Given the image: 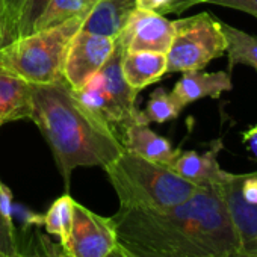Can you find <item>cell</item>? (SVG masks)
Listing matches in <instances>:
<instances>
[{
	"mask_svg": "<svg viewBox=\"0 0 257 257\" xmlns=\"http://www.w3.org/2000/svg\"><path fill=\"white\" fill-rule=\"evenodd\" d=\"M115 50V40L79 31L70 41L65 61L64 79L73 88H82L107 62Z\"/></svg>",
	"mask_w": 257,
	"mask_h": 257,
	"instance_id": "8",
	"label": "cell"
},
{
	"mask_svg": "<svg viewBox=\"0 0 257 257\" xmlns=\"http://www.w3.org/2000/svg\"><path fill=\"white\" fill-rule=\"evenodd\" d=\"M17 257H70L59 242L49 237L40 228H29L17 234Z\"/></svg>",
	"mask_w": 257,
	"mask_h": 257,
	"instance_id": "20",
	"label": "cell"
},
{
	"mask_svg": "<svg viewBox=\"0 0 257 257\" xmlns=\"http://www.w3.org/2000/svg\"><path fill=\"white\" fill-rule=\"evenodd\" d=\"M231 88L233 83L228 71L206 73L201 70H192L183 71V76L174 85L171 95L182 107H186L206 97L218 98L222 92H227Z\"/></svg>",
	"mask_w": 257,
	"mask_h": 257,
	"instance_id": "12",
	"label": "cell"
},
{
	"mask_svg": "<svg viewBox=\"0 0 257 257\" xmlns=\"http://www.w3.org/2000/svg\"><path fill=\"white\" fill-rule=\"evenodd\" d=\"M0 34H2V8H0Z\"/></svg>",
	"mask_w": 257,
	"mask_h": 257,
	"instance_id": "35",
	"label": "cell"
},
{
	"mask_svg": "<svg viewBox=\"0 0 257 257\" xmlns=\"http://www.w3.org/2000/svg\"><path fill=\"white\" fill-rule=\"evenodd\" d=\"M222 150L221 140L213 141L206 153L179 152L176 159L168 165L176 174L197 186H212L224 179V171L218 164V153Z\"/></svg>",
	"mask_w": 257,
	"mask_h": 257,
	"instance_id": "11",
	"label": "cell"
},
{
	"mask_svg": "<svg viewBox=\"0 0 257 257\" xmlns=\"http://www.w3.org/2000/svg\"><path fill=\"white\" fill-rule=\"evenodd\" d=\"M32 83L0 68V127L7 122L31 118Z\"/></svg>",
	"mask_w": 257,
	"mask_h": 257,
	"instance_id": "15",
	"label": "cell"
},
{
	"mask_svg": "<svg viewBox=\"0 0 257 257\" xmlns=\"http://www.w3.org/2000/svg\"><path fill=\"white\" fill-rule=\"evenodd\" d=\"M171 0H137V8L144 11H155L159 14H165Z\"/></svg>",
	"mask_w": 257,
	"mask_h": 257,
	"instance_id": "30",
	"label": "cell"
},
{
	"mask_svg": "<svg viewBox=\"0 0 257 257\" xmlns=\"http://www.w3.org/2000/svg\"><path fill=\"white\" fill-rule=\"evenodd\" d=\"M124 50L115 43L107 62L86 83L73 89L77 100L101 121H104L121 141L122 131L131 124H149L137 107V91L128 85L121 71Z\"/></svg>",
	"mask_w": 257,
	"mask_h": 257,
	"instance_id": "5",
	"label": "cell"
},
{
	"mask_svg": "<svg viewBox=\"0 0 257 257\" xmlns=\"http://www.w3.org/2000/svg\"><path fill=\"white\" fill-rule=\"evenodd\" d=\"M119 242L179 257H224L240 249L225 204L213 186H200L167 209L119 207L112 216Z\"/></svg>",
	"mask_w": 257,
	"mask_h": 257,
	"instance_id": "1",
	"label": "cell"
},
{
	"mask_svg": "<svg viewBox=\"0 0 257 257\" xmlns=\"http://www.w3.org/2000/svg\"><path fill=\"white\" fill-rule=\"evenodd\" d=\"M121 71L137 92L167 74V55L158 52H124Z\"/></svg>",
	"mask_w": 257,
	"mask_h": 257,
	"instance_id": "16",
	"label": "cell"
},
{
	"mask_svg": "<svg viewBox=\"0 0 257 257\" xmlns=\"http://www.w3.org/2000/svg\"><path fill=\"white\" fill-rule=\"evenodd\" d=\"M119 252L122 254V257H179V255H165V254H156V252H149V251H144V249H140V248H135L128 243H124V242H119L116 243Z\"/></svg>",
	"mask_w": 257,
	"mask_h": 257,
	"instance_id": "29",
	"label": "cell"
},
{
	"mask_svg": "<svg viewBox=\"0 0 257 257\" xmlns=\"http://www.w3.org/2000/svg\"><path fill=\"white\" fill-rule=\"evenodd\" d=\"M182 110L183 107L173 98L171 92H167L164 88H156L152 92L150 100L146 109L143 110V113L149 124L150 122L164 124L171 119H176Z\"/></svg>",
	"mask_w": 257,
	"mask_h": 257,
	"instance_id": "21",
	"label": "cell"
},
{
	"mask_svg": "<svg viewBox=\"0 0 257 257\" xmlns=\"http://www.w3.org/2000/svg\"><path fill=\"white\" fill-rule=\"evenodd\" d=\"M25 0H0L2 8V46L14 40V28Z\"/></svg>",
	"mask_w": 257,
	"mask_h": 257,
	"instance_id": "23",
	"label": "cell"
},
{
	"mask_svg": "<svg viewBox=\"0 0 257 257\" xmlns=\"http://www.w3.org/2000/svg\"><path fill=\"white\" fill-rule=\"evenodd\" d=\"M13 219L14 224H20L22 231L29 228H41L44 225V215L32 210L31 207L14 201L13 203Z\"/></svg>",
	"mask_w": 257,
	"mask_h": 257,
	"instance_id": "24",
	"label": "cell"
},
{
	"mask_svg": "<svg viewBox=\"0 0 257 257\" xmlns=\"http://www.w3.org/2000/svg\"><path fill=\"white\" fill-rule=\"evenodd\" d=\"M0 257H11V255H7V254H4V252H0ZM17 257V255H16Z\"/></svg>",
	"mask_w": 257,
	"mask_h": 257,
	"instance_id": "36",
	"label": "cell"
},
{
	"mask_svg": "<svg viewBox=\"0 0 257 257\" xmlns=\"http://www.w3.org/2000/svg\"><path fill=\"white\" fill-rule=\"evenodd\" d=\"M31 119L53 153L67 192L76 168L104 170L124 152L116 134L77 100L65 79L32 85Z\"/></svg>",
	"mask_w": 257,
	"mask_h": 257,
	"instance_id": "2",
	"label": "cell"
},
{
	"mask_svg": "<svg viewBox=\"0 0 257 257\" xmlns=\"http://www.w3.org/2000/svg\"><path fill=\"white\" fill-rule=\"evenodd\" d=\"M121 144L127 152L167 167L180 152L179 149H174L167 138L153 132L149 124L143 122L127 125L121 134Z\"/></svg>",
	"mask_w": 257,
	"mask_h": 257,
	"instance_id": "13",
	"label": "cell"
},
{
	"mask_svg": "<svg viewBox=\"0 0 257 257\" xmlns=\"http://www.w3.org/2000/svg\"><path fill=\"white\" fill-rule=\"evenodd\" d=\"M198 4H204V0H171L168 8L165 10V14H182L183 11Z\"/></svg>",
	"mask_w": 257,
	"mask_h": 257,
	"instance_id": "31",
	"label": "cell"
},
{
	"mask_svg": "<svg viewBox=\"0 0 257 257\" xmlns=\"http://www.w3.org/2000/svg\"><path fill=\"white\" fill-rule=\"evenodd\" d=\"M73 209H74V198L65 192L64 195L58 197L52 206L44 213V228L49 236H58V242L64 245L68 240L71 224H73Z\"/></svg>",
	"mask_w": 257,
	"mask_h": 257,
	"instance_id": "19",
	"label": "cell"
},
{
	"mask_svg": "<svg viewBox=\"0 0 257 257\" xmlns=\"http://www.w3.org/2000/svg\"><path fill=\"white\" fill-rule=\"evenodd\" d=\"M0 252L11 257H16L19 252L17 230L8 227L2 219V216H0Z\"/></svg>",
	"mask_w": 257,
	"mask_h": 257,
	"instance_id": "25",
	"label": "cell"
},
{
	"mask_svg": "<svg viewBox=\"0 0 257 257\" xmlns=\"http://www.w3.org/2000/svg\"><path fill=\"white\" fill-rule=\"evenodd\" d=\"M13 203H14V198H13L11 189L0 180V216H2V219L5 221L8 227L16 228V224L13 219Z\"/></svg>",
	"mask_w": 257,
	"mask_h": 257,
	"instance_id": "26",
	"label": "cell"
},
{
	"mask_svg": "<svg viewBox=\"0 0 257 257\" xmlns=\"http://www.w3.org/2000/svg\"><path fill=\"white\" fill-rule=\"evenodd\" d=\"M86 17H74L59 26L35 31L0 46V68H5L32 85L64 79V61L73 37Z\"/></svg>",
	"mask_w": 257,
	"mask_h": 257,
	"instance_id": "4",
	"label": "cell"
},
{
	"mask_svg": "<svg viewBox=\"0 0 257 257\" xmlns=\"http://www.w3.org/2000/svg\"><path fill=\"white\" fill-rule=\"evenodd\" d=\"M135 10L137 0H97L80 31L115 40Z\"/></svg>",
	"mask_w": 257,
	"mask_h": 257,
	"instance_id": "14",
	"label": "cell"
},
{
	"mask_svg": "<svg viewBox=\"0 0 257 257\" xmlns=\"http://www.w3.org/2000/svg\"><path fill=\"white\" fill-rule=\"evenodd\" d=\"M204 4L233 8V10L246 13L257 19V0H204Z\"/></svg>",
	"mask_w": 257,
	"mask_h": 257,
	"instance_id": "27",
	"label": "cell"
},
{
	"mask_svg": "<svg viewBox=\"0 0 257 257\" xmlns=\"http://www.w3.org/2000/svg\"><path fill=\"white\" fill-rule=\"evenodd\" d=\"M174 37V23L155 11L135 10L127 19L115 43L124 52H168Z\"/></svg>",
	"mask_w": 257,
	"mask_h": 257,
	"instance_id": "9",
	"label": "cell"
},
{
	"mask_svg": "<svg viewBox=\"0 0 257 257\" xmlns=\"http://www.w3.org/2000/svg\"><path fill=\"white\" fill-rule=\"evenodd\" d=\"M224 257H257V249H237Z\"/></svg>",
	"mask_w": 257,
	"mask_h": 257,
	"instance_id": "33",
	"label": "cell"
},
{
	"mask_svg": "<svg viewBox=\"0 0 257 257\" xmlns=\"http://www.w3.org/2000/svg\"><path fill=\"white\" fill-rule=\"evenodd\" d=\"M243 174L227 171L222 180L212 185L221 195L234 231L240 242V249L257 248V204L248 203L240 192Z\"/></svg>",
	"mask_w": 257,
	"mask_h": 257,
	"instance_id": "10",
	"label": "cell"
},
{
	"mask_svg": "<svg viewBox=\"0 0 257 257\" xmlns=\"http://www.w3.org/2000/svg\"><path fill=\"white\" fill-rule=\"evenodd\" d=\"M255 249H257V248H255Z\"/></svg>",
	"mask_w": 257,
	"mask_h": 257,
	"instance_id": "38",
	"label": "cell"
},
{
	"mask_svg": "<svg viewBox=\"0 0 257 257\" xmlns=\"http://www.w3.org/2000/svg\"><path fill=\"white\" fill-rule=\"evenodd\" d=\"M240 192L248 203L257 204V173L243 174L240 183Z\"/></svg>",
	"mask_w": 257,
	"mask_h": 257,
	"instance_id": "28",
	"label": "cell"
},
{
	"mask_svg": "<svg viewBox=\"0 0 257 257\" xmlns=\"http://www.w3.org/2000/svg\"><path fill=\"white\" fill-rule=\"evenodd\" d=\"M242 141L246 146V150L252 155V158L257 161V125L249 127L248 131L242 134Z\"/></svg>",
	"mask_w": 257,
	"mask_h": 257,
	"instance_id": "32",
	"label": "cell"
},
{
	"mask_svg": "<svg viewBox=\"0 0 257 257\" xmlns=\"http://www.w3.org/2000/svg\"><path fill=\"white\" fill-rule=\"evenodd\" d=\"M118 243L112 216H101L74 200L68 240L61 245L70 257H107Z\"/></svg>",
	"mask_w": 257,
	"mask_h": 257,
	"instance_id": "7",
	"label": "cell"
},
{
	"mask_svg": "<svg viewBox=\"0 0 257 257\" xmlns=\"http://www.w3.org/2000/svg\"><path fill=\"white\" fill-rule=\"evenodd\" d=\"M0 46H2V37H0Z\"/></svg>",
	"mask_w": 257,
	"mask_h": 257,
	"instance_id": "37",
	"label": "cell"
},
{
	"mask_svg": "<svg viewBox=\"0 0 257 257\" xmlns=\"http://www.w3.org/2000/svg\"><path fill=\"white\" fill-rule=\"evenodd\" d=\"M174 23V37L167 52V74L203 70L227 50L222 22L209 13L185 17Z\"/></svg>",
	"mask_w": 257,
	"mask_h": 257,
	"instance_id": "6",
	"label": "cell"
},
{
	"mask_svg": "<svg viewBox=\"0 0 257 257\" xmlns=\"http://www.w3.org/2000/svg\"><path fill=\"white\" fill-rule=\"evenodd\" d=\"M49 2L50 0H25L14 28V40L32 34L35 22L40 19Z\"/></svg>",
	"mask_w": 257,
	"mask_h": 257,
	"instance_id": "22",
	"label": "cell"
},
{
	"mask_svg": "<svg viewBox=\"0 0 257 257\" xmlns=\"http://www.w3.org/2000/svg\"><path fill=\"white\" fill-rule=\"evenodd\" d=\"M107 257H122V254L119 252V249H118V246H115V249H113V251H110Z\"/></svg>",
	"mask_w": 257,
	"mask_h": 257,
	"instance_id": "34",
	"label": "cell"
},
{
	"mask_svg": "<svg viewBox=\"0 0 257 257\" xmlns=\"http://www.w3.org/2000/svg\"><path fill=\"white\" fill-rule=\"evenodd\" d=\"M125 209H167L192 197L200 186L185 180L170 167L124 150L104 168Z\"/></svg>",
	"mask_w": 257,
	"mask_h": 257,
	"instance_id": "3",
	"label": "cell"
},
{
	"mask_svg": "<svg viewBox=\"0 0 257 257\" xmlns=\"http://www.w3.org/2000/svg\"><path fill=\"white\" fill-rule=\"evenodd\" d=\"M95 4L97 0H50L32 32L59 26L74 17H86Z\"/></svg>",
	"mask_w": 257,
	"mask_h": 257,
	"instance_id": "17",
	"label": "cell"
},
{
	"mask_svg": "<svg viewBox=\"0 0 257 257\" xmlns=\"http://www.w3.org/2000/svg\"><path fill=\"white\" fill-rule=\"evenodd\" d=\"M227 38V58L230 70L236 65H248L257 70V37L222 23Z\"/></svg>",
	"mask_w": 257,
	"mask_h": 257,
	"instance_id": "18",
	"label": "cell"
}]
</instances>
